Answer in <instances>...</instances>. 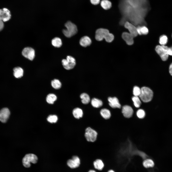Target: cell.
Listing matches in <instances>:
<instances>
[{
  "instance_id": "d590c367",
  "label": "cell",
  "mask_w": 172,
  "mask_h": 172,
  "mask_svg": "<svg viewBox=\"0 0 172 172\" xmlns=\"http://www.w3.org/2000/svg\"><path fill=\"white\" fill-rule=\"evenodd\" d=\"M167 53L169 55L172 56V46L170 47H168Z\"/></svg>"
},
{
  "instance_id": "83f0119b",
  "label": "cell",
  "mask_w": 172,
  "mask_h": 172,
  "mask_svg": "<svg viewBox=\"0 0 172 172\" xmlns=\"http://www.w3.org/2000/svg\"><path fill=\"white\" fill-rule=\"evenodd\" d=\"M52 45L55 47L59 48L62 44L61 39L59 38L56 37L53 38L52 40Z\"/></svg>"
},
{
  "instance_id": "2e32d148",
  "label": "cell",
  "mask_w": 172,
  "mask_h": 172,
  "mask_svg": "<svg viewBox=\"0 0 172 172\" xmlns=\"http://www.w3.org/2000/svg\"><path fill=\"white\" fill-rule=\"evenodd\" d=\"M108 100L109 106L112 108H121V105L117 97H109Z\"/></svg>"
},
{
  "instance_id": "f1b7e54d",
  "label": "cell",
  "mask_w": 172,
  "mask_h": 172,
  "mask_svg": "<svg viewBox=\"0 0 172 172\" xmlns=\"http://www.w3.org/2000/svg\"><path fill=\"white\" fill-rule=\"evenodd\" d=\"M52 86L54 89H58L60 88L61 86V83L60 81L57 79H55L51 82Z\"/></svg>"
},
{
  "instance_id": "6da1fadb",
  "label": "cell",
  "mask_w": 172,
  "mask_h": 172,
  "mask_svg": "<svg viewBox=\"0 0 172 172\" xmlns=\"http://www.w3.org/2000/svg\"><path fill=\"white\" fill-rule=\"evenodd\" d=\"M118 7L122 16L120 25L128 21L136 26L146 25L145 18L151 9L148 0H119Z\"/></svg>"
},
{
  "instance_id": "30bf717a",
  "label": "cell",
  "mask_w": 172,
  "mask_h": 172,
  "mask_svg": "<svg viewBox=\"0 0 172 172\" xmlns=\"http://www.w3.org/2000/svg\"><path fill=\"white\" fill-rule=\"evenodd\" d=\"M124 27L127 29L129 33L134 37L138 35L135 26L128 21H126L124 24Z\"/></svg>"
},
{
  "instance_id": "7a4b0ae2",
  "label": "cell",
  "mask_w": 172,
  "mask_h": 172,
  "mask_svg": "<svg viewBox=\"0 0 172 172\" xmlns=\"http://www.w3.org/2000/svg\"><path fill=\"white\" fill-rule=\"evenodd\" d=\"M114 38L113 35L110 33L107 29L100 28L96 31L95 38L98 41H101L104 39L107 42L110 43L113 41Z\"/></svg>"
},
{
  "instance_id": "ffe728a7",
  "label": "cell",
  "mask_w": 172,
  "mask_h": 172,
  "mask_svg": "<svg viewBox=\"0 0 172 172\" xmlns=\"http://www.w3.org/2000/svg\"><path fill=\"white\" fill-rule=\"evenodd\" d=\"M72 114L74 118L76 119H79L82 117L83 112L81 108H77L73 110Z\"/></svg>"
},
{
  "instance_id": "4316f807",
  "label": "cell",
  "mask_w": 172,
  "mask_h": 172,
  "mask_svg": "<svg viewBox=\"0 0 172 172\" xmlns=\"http://www.w3.org/2000/svg\"><path fill=\"white\" fill-rule=\"evenodd\" d=\"M101 5L104 9L108 10L111 7L112 3L110 1L108 0H102L101 2Z\"/></svg>"
},
{
  "instance_id": "cb8c5ba5",
  "label": "cell",
  "mask_w": 172,
  "mask_h": 172,
  "mask_svg": "<svg viewBox=\"0 0 172 172\" xmlns=\"http://www.w3.org/2000/svg\"><path fill=\"white\" fill-rule=\"evenodd\" d=\"M95 168L99 170H102L104 167V163L100 159H97L93 162Z\"/></svg>"
},
{
  "instance_id": "5b68a950",
  "label": "cell",
  "mask_w": 172,
  "mask_h": 172,
  "mask_svg": "<svg viewBox=\"0 0 172 172\" xmlns=\"http://www.w3.org/2000/svg\"><path fill=\"white\" fill-rule=\"evenodd\" d=\"M38 158L35 155L33 154H28L26 155L23 158L22 162L23 166L26 167H29L30 166V163H36Z\"/></svg>"
},
{
  "instance_id": "4dcf8cb0",
  "label": "cell",
  "mask_w": 172,
  "mask_h": 172,
  "mask_svg": "<svg viewBox=\"0 0 172 172\" xmlns=\"http://www.w3.org/2000/svg\"><path fill=\"white\" fill-rule=\"evenodd\" d=\"M132 99L135 107L137 108H139L141 104V102L138 97L134 96L132 97Z\"/></svg>"
},
{
  "instance_id": "7402d4cb",
  "label": "cell",
  "mask_w": 172,
  "mask_h": 172,
  "mask_svg": "<svg viewBox=\"0 0 172 172\" xmlns=\"http://www.w3.org/2000/svg\"><path fill=\"white\" fill-rule=\"evenodd\" d=\"M143 165L146 168L153 167L155 165L153 161L151 159L147 158L145 159L143 161Z\"/></svg>"
},
{
  "instance_id": "8fae6325",
  "label": "cell",
  "mask_w": 172,
  "mask_h": 172,
  "mask_svg": "<svg viewBox=\"0 0 172 172\" xmlns=\"http://www.w3.org/2000/svg\"><path fill=\"white\" fill-rule=\"evenodd\" d=\"M80 160L77 156H73L71 159L67 161L68 165L70 168H74L78 167L80 164Z\"/></svg>"
},
{
  "instance_id": "d6a6232c",
  "label": "cell",
  "mask_w": 172,
  "mask_h": 172,
  "mask_svg": "<svg viewBox=\"0 0 172 172\" xmlns=\"http://www.w3.org/2000/svg\"><path fill=\"white\" fill-rule=\"evenodd\" d=\"M58 117L56 115H49L47 118V120L49 122L51 123H55L58 120Z\"/></svg>"
},
{
  "instance_id": "8d00e7d4",
  "label": "cell",
  "mask_w": 172,
  "mask_h": 172,
  "mask_svg": "<svg viewBox=\"0 0 172 172\" xmlns=\"http://www.w3.org/2000/svg\"><path fill=\"white\" fill-rule=\"evenodd\" d=\"M4 27L3 22L0 20V31H1Z\"/></svg>"
},
{
  "instance_id": "8992f818",
  "label": "cell",
  "mask_w": 172,
  "mask_h": 172,
  "mask_svg": "<svg viewBox=\"0 0 172 172\" xmlns=\"http://www.w3.org/2000/svg\"><path fill=\"white\" fill-rule=\"evenodd\" d=\"M168 47L165 45H158L155 48V50L163 61L167 60L169 55L167 53Z\"/></svg>"
},
{
  "instance_id": "9a60e30c",
  "label": "cell",
  "mask_w": 172,
  "mask_h": 172,
  "mask_svg": "<svg viewBox=\"0 0 172 172\" xmlns=\"http://www.w3.org/2000/svg\"><path fill=\"white\" fill-rule=\"evenodd\" d=\"M122 36L123 39L128 45H131L133 44L134 38L129 32H123Z\"/></svg>"
},
{
  "instance_id": "277c9868",
  "label": "cell",
  "mask_w": 172,
  "mask_h": 172,
  "mask_svg": "<svg viewBox=\"0 0 172 172\" xmlns=\"http://www.w3.org/2000/svg\"><path fill=\"white\" fill-rule=\"evenodd\" d=\"M153 96V92L150 88L146 87L141 88V93L139 97L143 102H150L152 100Z\"/></svg>"
},
{
  "instance_id": "e0dca14e",
  "label": "cell",
  "mask_w": 172,
  "mask_h": 172,
  "mask_svg": "<svg viewBox=\"0 0 172 172\" xmlns=\"http://www.w3.org/2000/svg\"><path fill=\"white\" fill-rule=\"evenodd\" d=\"M79 43L81 46L84 47H86L91 44V41L89 37L87 36H85L81 38Z\"/></svg>"
},
{
  "instance_id": "ab89813d",
  "label": "cell",
  "mask_w": 172,
  "mask_h": 172,
  "mask_svg": "<svg viewBox=\"0 0 172 172\" xmlns=\"http://www.w3.org/2000/svg\"><path fill=\"white\" fill-rule=\"evenodd\" d=\"M108 172H115L113 170H109Z\"/></svg>"
},
{
  "instance_id": "60d3db41",
  "label": "cell",
  "mask_w": 172,
  "mask_h": 172,
  "mask_svg": "<svg viewBox=\"0 0 172 172\" xmlns=\"http://www.w3.org/2000/svg\"></svg>"
},
{
  "instance_id": "484cf974",
  "label": "cell",
  "mask_w": 172,
  "mask_h": 172,
  "mask_svg": "<svg viewBox=\"0 0 172 172\" xmlns=\"http://www.w3.org/2000/svg\"><path fill=\"white\" fill-rule=\"evenodd\" d=\"M82 103L85 104L88 103L90 101V98L89 95L86 93H83L80 96Z\"/></svg>"
},
{
  "instance_id": "ba28073f",
  "label": "cell",
  "mask_w": 172,
  "mask_h": 172,
  "mask_svg": "<svg viewBox=\"0 0 172 172\" xmlns=\"http://www.w3.org/2000/svg\"><path fill=\"white\" fill-rule=\"evenodd\" d=\"M97 132L90 127H87L85 130V136L88 141H95L97 139Z\"/></svg>"
},
{
  "instance_id": "7c38bea8",
  "label": "cell",
  "mask_w": 172,
  "mask_h": 172,
  "mask_svg": "<svg viewBox=\"0 0 172 172\" xmlns=\"http://www.w3.org/2000/svg\"><path fill=\"white\" fill-rule=\"evenodd\" d=\"M133 112L132 108L129 106L125 105L122 107V112L124 116L126 118H129L131 117Z\"/></svg>"
},
{
  "instance_id": "4fadbf2b",
  "label": "cell",
  "mask_w": 172,
  "mask_h": 172,
  "mask_svg": "<svg viewBox=\"0 0 172 172\" xmlns=\"http://www.w3.org/2000/svg\"><path fill=\"white\" fill-rule=\"evenodd\" d=\"M10 114V111L7 108L2 109L0 111V121L2 123H5L8 120Z\"/></svg>"
},
{
  "instance_id": "5bb4252c",
  "label": "cell",
  "mask_w": 172,
  "mask_h": 172,
  "mask_svg": "<svg viewBox=\"0 0 172 172\" xmlns=\"http://www.w3.org/2000/svg\"><path fill=\"white\" fill-rule=\"evenodd\" d=\"M10 11L7 9L4 8L0 9V20L3 22L8 21L11 18Z\"/></svg>"
},
{
  "instance_id": "f546056e",
  "label": "cell",
  "mask_w": 172,
  "mask_h": 172,
  "mask_svg": "<svg viewBox=\"0 0 172 172\" xmlns=\"http://www.w3.org/2000/svg\"><path fill=\"white\" fill-rule=\"evenodd\" d=\"M168 41V38L166 35H163L160 36L159 42L161 45H165L167 44Z\"/></svg>"
},
{
  "instance_id": "9c48e42d",
  "label": "cell",
  "mask_w": 172,
  "mask_h": 172,
  "mask_svg": "<svg viewBox=\"0 0 172 172\" xmlns=\"http://www.w3.org/2000/svg\"><path fill=\"white\" fill-rule=\"evenodd\" d=\"M22 53L24 57L31 60H32L35 57V51L30 47L25 48L23 50Z\"/></svg>"
},
{
  "instance_id": "ac0fdd59",
  "label": "cell",
  "mask_w": 172,
  "mask_h": 172,
  "mask_svg": "<svg viewBox=\"0 0 172 172\" xmlns=\"http://www.w3.org/2000/svg\"><path fill=\"white\" fill-rule=\"evenodd\" d=\"M145 25H139L136 26V30L138 34L140 35H146L149 32L148 28Z\"/></svg>"
},
{
  "instance_id": "e575fe53",
  "label": "cell",
  "mask_w": 172,
  "mask_h": 172,
  "mask_svg": "<svg viewBox=\"0 0 172 172\" xmlns=\"http://www.w3.org/2000/svg\"><path fill=\"white\" fill-rule=\"evenodd\" d=\"M90 1L92 4L94 5L98 4L100 1V0H90Z\"/></svg>"
},
{
  "instance_id": "d4e9b609",
  "label": "cell",
  "mask_w": 172,
  "mask_h": 172,
  "mask_svg": "<svg viewBox=\"0 0 172 172\" xmlns=\"http://www.w3.org/2000/svg\"><path fill=\"white\" fill-rule=\"evenodd\" d=\"M57 99L56 96L53 93H50L48 94L46 97L47 102L50 104H53Z\"/></svg>"
},
{
  "instance_id": "d6986e66",
  "label": "cell",
  "mask_w": 172,
  "mask_h": 172,
  "mask_svg": "<svg viewBox=\"0 0 172 172\" xmlns=\"http://www.w3.org/2000/svg\"><path fill=\"white\" fill-rule=\"evenodd\" d=\"M14 76L16 78H20L23 75V70L21 67H15L13 69Z\"/></svg>"
},
{
  "instance_id": "74e56055",
  "label": "cell",
  "mask_w": 172,
  "mask_h": 172,
  "mask_svg": "<svg viewBox=\"0 0 172 172\" xmlns=\"http://www.w3.org/2000/svg\"><path fill=\"white\" fill-rule=\"evenodd\" d=\"M169 71L170 74L172 76V63L169 66Z\"/></svg>"
},
{
  "instance_id": "1f68e13d",
  "label": "cell",
  "mask_w": 172,
  "mask_h": 172,
  "mask_svg": "<svg viewBox=\"0 0 172 172\" xmlns=\"http://www.w3.org/2000/svg\"><path fill=\"white\" fill-rule=\"evenodd\" d=\"M136 115L137 117L140 119L143 118L145 116V111L143 109H139L136 112Z\"/></svg>"
},
{
  "instance_id": "52a82bcc",
  "label": "cell",
  "mask_w": 172,
  "mask_h": 172,
  "mask_svg": "<svg viewBox=\"0 0 172 172\" xmlns=\"http://www.w3.org/2000/svg\"><path fill=\"white\" fill-rule=\"evenodd\" d=\"M62 63L64 68L67 70H70L73 68L76 64V61L72 57L68 56L66 59H63Z\"/></svg>"
},
{
  "instance_id": "3957f363",
  "label": "cell",
  "mask_w": 172,
  "mask_h": 172,
  "mask_svg": "<svg viewBox=\"0 0 172 172\" xmlns=\"http://www.w3.org/2000/svg\"><path fill=\"white\" fill-rule=\"evenodd\" d=\"M65 26L66 29H63L62 32L66 37L70 38L77 33V29L76 26L71 22H67L65 24Z\"/></svg>"
},
{
  "instance_id": "603a6c76",
  "label": "cell",
  "mask_w": 172,
  "mask_h": 172,
  "mask_svg": "<svg viewBox=\"0 0 172 172\" xmlns=\"http://www.w3.org/2000/svg\"><path fill=\"white\" fill-rule=\"evenodd\" d=\"M92 106L95 108H99L101 107L103 105V102L101 100L96 98H93L92 99L91 102Z\"/></svg>"
},
{
  "instance_id": "836d02e7",
  "label": "cell",
  "mask_w": 172,
  "mask_h": 172,
  "mask_svg": "<svg viewBox=\"0 0 172 172\" xmlns=\"http://www.w3.org/2000/svg\"><path fill=\"white\" fill-rule=\"evenodd\" d=\"M141 89L137 86H134L133 88V93L134 96H139L141 93Z\"/></svg>"
},
{
  "instance_id": "44dd1931",
  "label": "cell",
  "mask_w": 172,
  "mask_h": 172,
  "mask_svg": "<svg viewBox=\"0 0 172 172\" xmlns=\"http://www.w3.org/2000/svg\"><path fill=\"white\" fill-rule=\"evenodd\" d=\"M100 113L101 116L106 119L110 118L111 116L110 111L106 108L102 109L100 110Z\"/></svg>"
},
{
  "instance_id": "f35d334b",
  "label": "cell",
  "mask_w": 172,
  "mask_h": 172,
  "mask_svg": "<svg viewBox=\"0 0 172 172\" xmlns=\"http://www.w3.org/2000/svg\"><path fill=\"white\" fill-rule=\"evenodd\" d=\"M88 172H96L93 170H90Z\"/></svg>"
}]
</instances>
